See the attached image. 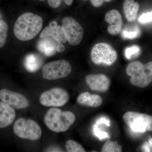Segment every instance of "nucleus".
<instances>
[{
	"mask_svg": "<svg viewBox=\"0 0 152 152\" xmlns=\"http://www.w3.org/2000/svg\"><path fill=\"white\" fill-rule=\"evenodd\" d=\"M49 33H50V28L49 27H46L44 29L43 31L41 33L40 37L43 38L49 37Z\"/></svg>",
	"mask_w": 152,
	"mask_h": 152,
	"instance_id": "27",
	"label": "nucleus"
},
{
	"mask_svg": "<svg viewBox=\"0 0 152 152\" xmlns=\"http://www.w3.org/2000/svg\"><path fill=\"white\" fill-rule=\"evenodd\" d=\"M38 44V49L48 56L54 55L56 52L57 45L53 38L48 37L42 38Z\"/></svg>",
	"mask_w": 152,
	"mask_h": 152,
	"instance_id": "16",
	"label": "nucleus"
},
{
	"mask_svg": "<svg viewBox=\"0 0 152 152\" xmlns=\"http://www.w3.org/2000/svg\"><path fill=\"white\" fill-rule=\"evenodd\" d=\"M38 1H45V0H38Z\"/></svg>",
	"mask_w": 152,
	"mask_h": 152,
	"instance_id": "30",
	"label": "nucleus"
},
{
	"mask_svg": "<svg viewBox=\"0 0 152 152\" xmlns=\"http://www.w3.org/2000/svg\"><path fill=\"white\" fill-rule=\"evenodd\" d=\"M77 100L78 103L81 105L93 108L100 107L103 102L100 96L91 94L89 92L82 93L77 98Z\"/></svg>",
	"mask_w": 152,
	"mask_h": 152,
	"instance_id": "14",
	"label": "nucleus"
},
{
	"mask_svg": "<svg viewBox=\"0 0 152 152\" xmlns=\"http://www.w3.org/2000/svg\"><path fill=\"white\" fill-rule=\"evenodd\" d=\"M13 131L20 138L37 141L40 138L42 129L39 125L34 120L20 118L14 124Z\"/></svg>",
	"mask_w": 152,
	"mask_h": 152,
	"instance_id": "5",
	"label": "nucleus"
},
{
	"mask_svg": "<svg viewBox=\"0 0 152 152\" xmlns=\"http://www.w3.org/2000/svg\"><path fill=\"white\" fill-rule=\"evenodd\" d=\"M76 117L70 111H62L61 109H49L44 117V122L49 129L56 133L67 131L75 121Z\"/></svg>",
	"mask_w": 152,
	"mask_h": 152,
	"instance_id": "2",
	"label": "nucleus"
},
{
	"mask_svg": "<svg viewBox=\"0 0 152 152\" xmlns=\"http://www.w3.org/2000/svg\"><path fill=\"white\" fill-rule=\"evenodd\" d=\"M66 148L68 152H85L86 150L80 144L72 140L67 141Z\"/></svg>",
	"mask_w": 152,
	"mask_h": 152,
	"instance_id": "21",
	"label": "nucleus"
},
{
	"mask_svg": "<svg viewBox=\"0 0 152 152\" xmlns=\"http://www.w3.org/2000/svg\"><path fill=\"white\" fill-rule=\"evenodd\" d=\"M64 0H48L49 6L53 8L58 7Z\"/></svg>",
	"mask_w": 152,
	"mask_h": 152,
	"instance_id": "26",
	"label": "nucleus"
},
{
	"mask_svg": "<svg viewBox=\"0 0 152 152\" xmlns=\"http://www.w3.org/2000/svg\"><path fill=\"white\" fill-rule=\"evenodd\" d=\"M140 23H146L152 21V12L143 14L138 19Z\"/></svg>",
	"mask_w": 152,
	"mask_h": 152,
	"instance_id": "24",
	"label": "nucleus"
},
{
	"mask_svg": "<svg viewBox=\"0 0 152 152\" xmlns=\"http://www.w3.org/2000/svg\"><path fill=\"white\" fill-rule=\"evenodd\" d=\"M140 4L134 0H125L123 4L124 13L128 22L135 21Z\"/></svg>",
	"mask_w": 152,
	"mask_h": 152,
	"instance_id": "15",
	"label": "nucleus"
},
{
	"mask_svg": "<svg viewBox=\"0 0 152 152\" xmlns=\"http://www.w3.org/2000/svg\"><path fill=\"white\" fill-rule=\"evenodd\" d=\"M126 73L131 77L130 82L133 86L146 88L152 83V61L145 65L138 61L132 62L127 66Z\"/></svg>",
	"mask_w": 152,
	"mask_h": 152,
	"instance_id": "3",
	"label": "nucleus"
},
{
	"mask_svg": "<svg viewBox=\"0 0 152 152\" xmlns=\"http://www.w3.org/2000/svg\"><path fill=\"white\" fill-rule=\"evenodd\" d=\"M118 56L116 51L110 44L106 43L96 44L91 50V59L97 65H113L117 61Z\"/></svg>",
	"mask_w": 152,
	"mask_h": 152,
	"instance_id": "4",
	"label": "nucleus"
},
{
	"mask_svg": "<svg viewBox=\"0 0 152 152\" xmlns=\"http://www.w3.org/2000/svg\"><path fill=\"white\" fill-rule=\"evenodd\" d=\"M140 34V30L137 26H134L132 27L126 28L121 32V36L123 38L129 39H134L138 38Z\"/></svg>",
	"mask_w": 152,
	"mask_h": 152,
	"instance_id": "19",
	"label": "nucleus"
},
{
	"mask_svg": "<svg viewBox=\"0 0 152 152\" xmlns=\"http://www.w3.org/2000/svg\"><path fill=\"white\" fill-rule=\"evenodd\" d=\"M0 99L3 102L17 110L26 109L29 106V101L24 96L7 89L0 91Z\"/></svg>",
	"mask_w": 152,
	"mask_h": 152,
	"instance_id": "10",
	"label": "nucleus"
},
{
	"mask_svg": "<svg viewBox=\"0 0 152 152\" xmlns=\"http://www.w3.org/2000/svg\"><path fill=\"white\" fill-rule=\"evenodd\" d=\"M62 27L67 41L71 45H78L83 37V30L73 18L66 17L62 20Z\"/></svg>",
	"mask_w": 152,
	"mask_h": 152,
	"instance_id": "9",
	"label": "nucleus"
},
{
	"mask_svg": "<svg viewBox=\"0 0 152 152\" xmlns=\"http://www.w3.org/2000/svg\"><path fill=\"white\" fill-rule=\"evenodd\" d=\"M8 27L7 23L3 20H0V48H3L5 45L7 40Z\"/></svg>",
	"mask_w": 152,
	"mask_h": 152,
	"instance_id": "22",
	"label": "nucleus"
},
{
	"mask_svg": "<svg viewBox=\"0 0 152 152\" xmlns=\"http://www.w3.org/2000/svg\"><path fill=\"white\" fill-rule=\"evenodd\" d=\"M86 82L92 91L99 92L107 91L111 85L110 79L104 74L88 75L86 77Z\"/></svg>",
	"mask_w": 152,
	"mask_h": 152,
	"instance_id": "11",
	"label": "nucleus"
},
{
	"mask_svg": "<svg viewBox=\"0 0 152 152\" xmlns=\"http://www.w3.org/2000/svg\"><path fill=\"white\" fill-rule=\"evenodd\" d=\"M16 113L14 109L3 102H0V129L7 127L15 120Z\"/></svg>",
	"mask_w": 152,
	"mask_h": 152,
	"instance_id": "13",
	"label": "nucleus"
},
{
	"mask_svg": "<svg viewBox=\"0 0 152 152\" xmlns=\"http://www.w3.org/2000/svg\"><path fill=\"white\" fill-rule=\"evenodd\" d=\"M69 99L67 91L60 88H55L44 92L40 96L41 104L47 107H60L64 105Z\"/></svg>",
	"mask_w": 152,
	"mask_h": 152,
	"instance_id": "8",
	"label": "nucleus"
},
{
	"mask_svg": "<svg viewBox=\"0 0 152 152\" xmlns=\"http://www.w3.org/2000/svg\"><path fill=\"white\" fill-rule=\"evenodd\" d=\"M112 0H90L91 4L95 7H99L102 5L104 2H109Z\"/></svg>",
	"mask_w": 152,
	"mask_h": 152,
	"instance_id": "25",
	"label": "nucleus"
},
{
	"mask_svg": "<svg viewBox=\"0 0 152 152\" xmlns=\"http://www.w3.org/2000/svg\"><path fill=\"white\" fill-rule=\"evenodd\" d=\"M102 152H121L122 148L121 146L117 142L107 140L102 146L101 150Z\"/></svg>",
	"mask_w": 152,
	"mask_h": 152,
	"instance_id": "20",
	"label": "nucleus"
},
{
	"mask_svg": "<svg viewBox=\"0 0 152 152\" xmlns=\"http://www.w3.org/2000/svg\"><path fill=\"white\" fill-rule=\"evenodd\" d=\"M105 20L110 24L107 28L109 34L116 35L122 31L123 20L119 12L117 10H112L106 14Z\"/></svg>",
	"mask_w": 152,
	"mask_h": 152,
	"instance_id": "12",
	"label": "nucleus"
},
{
	"mask_svg": "<svg viewBox=\"0 0 152 152\" xmlns=\"http://www.w3.org/2000/svg\"><path fill=\"white\" fill-rule=\"evenodd\" d=\"M123 118L128 126L134 132L140 133L152 132V116L129 111L124 114Z\"/></svg>",
	"mask_w": 152,
	"mask_h": 152,
	"instance_id": "6",
	"label": "nucleus"
},
{
	"mask_svg": "<svg viewBox=\"0 0 152 152\" xmlns=\"http://www.w3.org/2000/svg\"><path fill=\"white\" fill-rule=\"evenodd\" d=\"M49 37H52L57 43L64 44L67 42L65 35L62 27L58 26L55 21H53L50 23Z\"/></svg>",
	"mask_w": 152,
	"mask_h": 152,
	"instance_id": "17",
	"label": "nucleus"
},
{
	"mask_svg": "<svg viewBox=\"0 0 152 152\" xmlns=\"http://www.w3.org/2000/svg\"><path fill=\"white\" fill-rule=\"evenodd\" d=\"M65 47L63 45V44L58 43L56 48V52L58 53H62L65 50Z\"/></svg>",
	"mask_w": 152,
	"mask_h": 152,
	"instance_id": "28",
	"label": "nucleus"
},
{
	"mask_svg": "<svg viewBox=\"0 0 152 152\" xmlns=\"http://www.w3.org/2000/svg\"><path fill=\"white\" fill-rule=\"evenodd\" d=\"M66 4L68 6H70L72 4L74 0H64Z\"/></svg>",
	"mask_w": 152,
	"mask_h": 152,
	"instance_id": "29",
	"label": "nucleus"
},
{
	"mask_svg": "<svg viewBox=\"0 0 152 152\" xmlns=\"http://www.w3.org/2000/svg\"><path fill=\"white\" fill-rule=\"evenodd\" d=\"M72 70V66L69 62L64 60H59L45 65L42 74L44 79L53 80L66 77L71 73Z\"/></svg>",
	"mask_w": 152,
	"mask_h": 152,
	"instance_id": "7",
	"label": "nucleus"
},
{
	"mask_svg": "<svg viewBox=\"0 0 152 152\" xmlns=\"http://www.w3.org/2000/svg\"><path fill=\"white\" fill-rule=\"evenodd\" d=\"M83 1H88V0H83Z\"/></svg>",
	"mask_w": 152,
	"mask_h": 152,
	"instance_id": "31",
	"label": "nucleus"
},
{
	"mask_svg": "<svg viewBox=\"0 0 152 152\" xmlns=\"http://www.w3.org/2000/svg\"><path fill=\"white\" fill-rule=\"evenodd\" d=\"M140 51V48L138 46L133 45L126 48L125 50V55L127 58L130 59L133 57L138 56Z\"/></svg>",
	"mask_w": 152,
	"mask_h": 152,
	"instance_id": "23",
	"label": "nucleus"
},
{
	"mask_svg": "<svg viewBox=\"0 0 152 152\" xmlns=\"http://www.w3.org/2000/svg\"><path fill=\"white\" fill-rule=\"evenodd\" d=\"M43 19L31 12L23 14L18 18L14 27V32L17 39L29 41L35 37L42 28Z\"/></svg>",
	"mask_w": 152,
	"mask_h": 152,
	"instance_id": "1",
	"label": "nucleus"
},
{
	"mask_svg": "<svg viewBox=\"0 0 152 152\" xmlns=\"http://www.w3.org/2000/svg\"><path fill=\"white\" fill-rule=\"evenodd\" d=\"M25 65L28 71L31 72H35L41 68L42 60L38 55L31 54L26 57Z\"/></svg>",
	"mask_w": 152,
	"mask_h": 152,
	"instance_id": "18",
	"label": "nucleus"
}]
</instances>
